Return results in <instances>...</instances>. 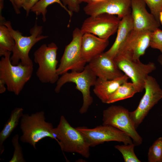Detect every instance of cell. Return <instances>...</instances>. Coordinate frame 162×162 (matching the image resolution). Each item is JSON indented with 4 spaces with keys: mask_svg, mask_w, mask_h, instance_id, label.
<instances>
[{
    "mask_svg": "<svg viewBox=\"0 0 162 162\" xmlns=\"http://www.w3.org/2000/svg\"><path fill=\"white\" fill-rule=\"evenodd\" d=\"M135 146L134 143L115 146V148L122 154L125 162H140L134 152Z\"/></svg>",
    "mask_w": 162,
    "mask_h": 162,
    "instance_id": "25",
    "label": "cell"
},
{
    "mask_svg": "<svg viewBox=\"0 0 162 162\" xmlns=\"http://www.w3.org/2000/svg\"><path fill=\"white\" fill-rule=\"evenodd\" d=\"M22 135L20 137L23 142L28 143L36 149V145L46 137L57 140L53 133L52 124L46 121L45 112L40 111L31 115L23 114L20 119Z\"/></svg>",
    "mask_w": 162,
    "mask_h": 162,
    "instance_id": "2",
    "label": "cell"
},
{
    "mask_svg": "<svg viewBox=\"0 0 162 162\" xmlns=\"http://www.w3.org/2000/svg\"><path fill=\"white\" fill-rule=\"evenodd\" d=\"M159 18L160 22L162 25V10L160 13Z\"/></svg>",
    "mask_w": 162,
    "mask_h": 162,
    "instance_id": "36",
    "label": "cell"
},
{
    "mask_svg": "<svg viewBox=\"0 0 162 162\" xmlns=\"http://www.w3.org/2000/svg\"><path fill=\"white\" fill-rule=\"evenodd\" d=\"M53 133L63 151L76 153L85 158H89L90 146L86 138L70 124L63 116H61L58 126L53 128Z\"/></svg>",
    "mask_w": 162,
    "mask_h": 162,
    "instance_id": "3",
    "label": "cell"
},
{
    "mask_svg": "<svg viewBox=\"0 0 162 162\" xmlns=\"http://www.w3.org/2000/svg\"><path fill=\"white\" fill-rule=\"evenodd\" d=\"M109 44L108 39H101L91 33L84 34L81 44V53L83 59L86 63H88L103 52Z\"/></svg>",
    "mask_w": 162,
    "mask_h": 162,
    "instance_id": "17",
    "label": "cell"
},
{
    "mask_svg": "<svg viewBox=\"0 0 162 162\" xmlns=\"http://www.w3.org/2000/svg\"><path fill=\"white\" fill-rule=\"evenodd\" d=\"M158 61L160 64L162 66V54L160 55L158 58Z\"/></svg>",
    "mask_w": 162,
    "mask_h": 162,
    "instance_id": "35",
    "label": "cell"
},
{
    "mask_svg": "<svg viewBox=\"0 0 162 162\" xmlns=\"http://www.w3.org/2000/svg\"><path fill=\"white\" fill-rule=\"evenodd\" d=\"M113 59L118 68L131 79L138 92L143 90L145 80L156 68L153 62L144 64L140 59L134 60L124 53H117Z\"/></svg>",
    "mask_w": 162,
    "mask_h": 162,
    "instance_id": "7",
    "label": "cell"
},
{
    "mask_svg": "<svg viewBox=\"0 0 162 162\" xmlns=\"http://www.w3.org/2000/svg\"><path fill=\"white\" fill-rule=\"evenodd\" d=\"M128 110L120 105H112L103 112V124L112 126L125 133L135 146L142 144V139L136 130Z\"/></svg>",
    "mask_w": 162,
    "mask_h": 162,
    "instance_id": "8",
    "label": "cell"
},
{
    "mask_svg": "<svg viewBox=\"0 0 162 162\" xmlns=\"http://www.w3.org/2000/svg\"><path fill=\"white\" fill-rule=\"evenodd\" d=\"M56 82L55 91L59 92L63 86L66 83L72 82L76 84V88L82 94V105L79 110L80 114L86 113L92 103L93 100L91 96L90 88L94 86L97 77L90 69L88 64L86 65L80 72L71 71L62 75Z\"/></svg>",
    "mask_w": 162,
    "mask_h": 162,
    "instance_id": "5",
    "label": "cell"
},
{
    "mask_svg": "<svg viewBox=\"0 0 162 162\" xmlns=\"http://www.w3.org/2000/svg\"><path fill=\"white\" fill-rule=\"evenodd\" d=\"M143 0L149 8L151 13L160 22V14L162 10V0Z\"/></svg>",
    "mask_w": 162,
    "mask_h": 162,
    "instance_id": "27",
    "label": "cell"
},
{
    "mask_svg": "<svg viewBox=\"0 0 162 162\" xmlns=\"http://www.w3.org/2000/svg\"><path fill=\"white\" fill-rule=\"evenodd\" d=\"M11 3L14 9V10L16 14H20V12L19 10V9L17 6L14 0H9Z\"/></svg>",
    "mask_w": 162,
    "mask_h": 162,
    "instance_id": "32",
    "label": "cell"
},
{
    "mask_svg": "<svg viewBox=\"0 0 162 162\" xmlns=\"http://www.w3.org/2000/svg\"><path fill=\"white\" fill-rule=\"evenodd\" d=\"M133 29V20L131 13L125 16L121 20L116 40L111 47L105 53L114 58Z\"/></svg>",
    "mask_w": 162,
    "mask_h": 162,
    "instance_id": "19",
    "label": "cell"
},
{
    "mask_svg": "<svg viewBox=\"0 0 162 162\" xmlns=\"http://www.w3.org/2000/svg\"><path fill=\"white\" fill-rule=\"evenodd\" d=\"M145 92L136 108L130 112V118L136 129L149 111L162 98V89L152 76L149 75L145 81Z\"/></svg>",
    "mask_w": 162,
    "mask_h": 162,
    "instance_id": "11",
    "label": "cell"
},
{
    "mask_svg": "<svg viewBox=\"0 0 162 162\" xmlns=\"http://www.w3.org/2000/svg\"><path fill=\"white\" fill-rule=\"evenodd\" d=\"M14 38L8 27L0 24V56H2L8 51L12 52L15 45Z\"/></svg>",
    "mask_w": 162,
    "mask_h": 162,
    "instance_id": "23",
    "label": "cell"
},
{
    "mask_svg": "<svg viewBox=\"0 0 162 162\" xmlns=\"http://www.w3.org/2000/svg\"><path fill=\"white\" fill-rule=\"evenodd\" d=\"M143 0H131V15L133 22V30L153 32L158 28L160 22L146 8Z\"/></svg>",
    "mask_w": 162,
    "mask_h": 162,
    "instance_id": "15",
    "label": "cell"
},
{
    "mask_svg": "<svg viewBox=\"0 0 162 162\" xmlns=\"http://www.w3.org/2000/svg\"><path fill=\"white\" fill-rule=\"evenodd\" d=\"M5 82L2 80L0 79V93H4L6 90Z\"/></svg>",
    "mask_w": 162,
    "mask_h": 162,
    "instance_id": "31",
    "label": "cell"
},
{
    "mask_svg": "<svg viewBox=\"0 0 162 162\" xmlns=\"http://www.w3.org/2000/svg\"><path fill=\"white\" fill-rule=\"evenodd\" d=\"M120 21L115 15L101 13L86 19L80 29L83 34L91 33L108 40L117 31Z\"/></svg>",
    "mask_w": 162,
    "mask_h": 162,
    "instance_id": "12",
    "label": "cell"
},
{
    "mask_svg": "<svg viewBox=\"0 0 162 162\" xmlns=\"http://www.w3.org/2000/svg\"><path fill=\"white\" fill-rule=\"evenodd\" d=\"M80 4L82 2H86L87 3H88L90 0H78Z\"/></svg>",
    "mask_w": 162,
    "mask_h": 162,
    "instance_id": "37",
    "label": "cell"
},
{
    "mask_svg": "<svg viewBox=\"0 0 162 162\" xmlns=\"http://www.w3.org/2000/svg\"><path fill=\"white\" fill-rule=\"evenodd\" d=\"M4 0H0V14H2V9L4 7Z\"/></svg>",
    "mask_w": 162,
    "mask_h": 162,
    "instance_id": "34",
    "label": "cell"
},
{
    "mask_svg": "<svg viewBox=\"0 0 162 162\" xmlns=\"http://www.w3.org/2000/svg\"><path fill=\"white\" fill-rule=\"evenodd\" d=\"M76 128L83 135L90 147L112 141L122 142L125 145L133 143L126 134L110 125L103 124L93 128L84 126Z\"/></svg>",
    "mask_w": 162,
    "mask_h": 162,
    "instance_id": "10",
    "label": "cell"
},
{
    "mask_svg": "<svg viewBox=\"0 0 162 162\" xmlns=\"http://www.w3.org/2000/svg\"><path fill=\"white\" fill-rule=\"evenodd\" d=\"M131 0H99L88 3L85 13L90 16L101 13L116 15L120 20L131 13Z\"/></svg>",
    "mask_w": 162,
    "mask_h": 162,
    "instance_id": "13",
    "label": "cell"
},
{
    "mask_svg": "<svg viewBox=\"0 0 162 162\" xmlns=\"http://www.w3.org/2000/svg\"><path fill=\"white\" fill-rule=\"evenodd\" d=\"M25 0H14L16 4L19 9L22 7Z\"/></svg>",
    "mask_w": 162,
    "mask_h": 162,
    "instance_id": "33",
    "label": "cell"
},
{
    "mask_svg": "<svg viewBox=\"0 0 162 162\" xmlns=\"http://www.w3.org/2000/svg\"><path fill=\"white\" fill-rule=\"evenodd\" d=\"M20 137L18 134L15 135L12 138V142L14 148L13 155L9 162H25L22 148L19 142Z\"/></svg>",
    "mask_w": 162,
    "mask_h": 162,
    "instance_id": "26",
    "label": "cell"
},
{
    "mask_svg": "<svg viewBox=\"0 0 162 162\" xmlns=\"http://www.w3.org/2000/svg\"><path fill=\"white\" fill-rule=\"evenodd\" d=\"M152 32L148 31H138L133 29L117 53L127 54L134 60L140 59L150 46Z\"/></svg>",
    "mask_w": 162,
    "mask_h": 162,
    "instance_id": "14",
    "label": "cell"
},
{
    "mask_svg": "<svg viewBox=\"0 0 162 162\" xmlns=\"http://www.w3.org/2000/svg\"><path fill=\"white\" fill-rule=\"evenodd\" d=\"M129 79L126 74L116 79L108 80L97 78L93 91L96 95L104 103L107 104L111 96L118 87Z\"/></svg>",
    "mask_w": 162,
    "mask_h": 162,
    "instance_id": "18",
    "label": "cell"
},
{
    "mask_svg": "<svg viewBox=\"0 0 162 162\" xmlns=\"http://www.w3.org/2000/svg\"><path fill=\"white\" fill-rule=\"evenodd\" d=\"M148 159L149 162H162V137L158 138L149 148Z\"/></svg>",
    "mask_w": 162,
    "mask_h": 162,
    "instance_id": "24",
    "label": "cell"
},
{
    "mask_svg": "<svg viewBox=\"0 0 162 162\" xmlns=\"http://www.w3.org/2000/svg\"><path fill=\"white\" fill-rule=\"evenodd\" d=\"M98 0H90L89 2L88 3H90L91 2H94V1H98Z\"/></svg>",
    "mask_w": 162,
    "mask_h": 162,
    "instance_id": "38",
    "label": "cell"
},
{
    "mask_svg": "<svg viewBox=\"0 0 162 162\" xmlns=\"http://www.w3.org/2000/svg\"><path fill=\"white\" fill-rule=\"evenodd\" d=\"M11 52L2 56L0 61V79L5 82L8 90L18 95L30 79L33 65H24L20 62L14 65L10 60Z\"/></svg>",
    "mask_w": 162,
    "mask_h": 162,
    "instance_id": "4",
    "label": "cell"
},
{
    "mask_svg": "<svg viewBox=\"0 0 162 162\" xmlns=\"http://www.w3.org/2000/svg\"><path fill=\"white\" fill-rule=\"evenodd\" d=\"M63 4L66 7L67 6L68 9L70 12L78 13L80 10V3L78 0H61Z\"/></svg>",
    "mask_w": 162,
    "mask_h": 162,
    "instance_id": "29",
    "label": "cell"
},
{
    "mask_svg": "<svg viewBox=\"0 0 162 162\" xmlns=\"http://www.w3.org/2000/svg\"><path fill=\"white\" fill-rule=\"evenodd\" d=\"M23 109L16 108L11 112L10 117L0 132V154L4 151L3 144L10 136L18 125L20 119L23 115Z\"/></svg>",
    "mask_w": 162,
    "mask_h": 162,
    "instance_id": "20",
    "label": "cell"
},
{
    "mask_svg": "<svg viewBox=\"0 0 162 162\" xmlns=\"http://www.w3.org/2000/svg\"><path fill=\"white\" fill-rule=\"evenodd\" d=\"M58 49L54 43L44 44L34 54V62L39 66L36 74L42 83L53 84L59 78L57 72Z\"/></svg>",
    "mask_w": 162,
    "mask_h": 162,
    "instance_id": "6",
    "label": "cell"
},
{
    "mask_svg": "<svg viewBox=\"0 0 162 162\" xmlns=\"http://www.w3.org/2000/svg\"><path fill=\"white\" fill-rule=\"evenodd\" d=\"M54 3H57L68 13L70 16L69 24V25L73 13L70 12L62 3L61 0H40L32 8L31 11L34 13L37 18L38 15H42V19L44 22L46 20V14L47 12V8L49 5Z\"/></svg>",
    "mask_w": 162,
    "mask_h": 162,
    "instance_id": "22",
    "label": "cell"
},
{
    "mask_svg": "<svg viewBox=\"0 0 162 162\" xmlns=\"http://www.w3.org/2000/svg\"><path fill=\"white\" fill-rule=\"evenodd\" d=\"M88 64L97 78L112 80L124 74L117 66L113 58L105 52L94 58Z\"/></svg>",
    "mask_w": 162,
    "mask_h": 162,
    "instance_id": "16",
    "label": "cell"
},
{
    "mask_svg": "<svg viewBox=\"0 0 162 162\" xmlns=\"http://www.w3.org/2000/svg\"><path fill=\"white\" fill-rule=\"evenodd\" d=\"M40 0H25L22 8L26 12V16L28 15L33 7Z\"/></svg>",
    "mask_w": 162,
    "mask_h": 162,
    "instance_id": "30",
    "label": "cell"
},
{
    "mask_svg": "<svg viewBox=\"0 0 162 162\" xmlns=\"http://www.w3.org/2000/svg\"><path fill=\"white\" fill-rule=\"evenodd\" d=\"M150 46L162 52V30L159 28L152 32Z\"/></svg>",
    "mask_w": 162,
    "mask_h": 162,
    "instance_id": "28",
    "label": "cell"
},
{
    "mask_svg": "<svg viewBox=\"0 0 162 162\" xmlns=\"http://www.w3.org/2000/svg\"><path fill=\"white\" fill-rule=\"evenodd\" d=\"M138 92L135 85L132 82H125L120 86L111 96L107 104L130 98Z\"/></svg>",
    "mask_w": 162,
    "mask_h": 162,
    "instance_id": "21",
    "label": "cell"
},
{
    "mask_svg": "<svg viewBox=\"0 0 162 162\" xmlns=\"http://www.w3.org/2000/svg\"><path fill=\"white\" fill-rule=\"evenodd\" d=\"M3 24L8 29L15 41V45L10 57L12 64H18L20 62L24 65H33V62L29 56V52L32 47L38 41L48 37L41 35L43 27L38 25L36 21L34 26L30 30V35L25 36L18 30L12 27L10 21H5Z\"/></svg>",
    "mask_w": 162,
    "mask_h": 162,
    "instance_id": "1",
    "label": "cell"
},
{
    "mask_svg": "<svg viewBox=\"0 0 162 162\" xmlns=\"http://www.w3.org/2000/svg\"><path fill=\"white\" fill-rule=\"evenodd\" d=\"M83 34L76 28L73 31L72 39L65 47L60 63L57 69L59 76L69 70L80 72L83 70L86 62L83 59L81 53V44Z\"/></svg>",
    "mask_w": 162,
    "mask_h": 162,
    "instance_id": "9",
    "label": "cell"
}]
</instances>
